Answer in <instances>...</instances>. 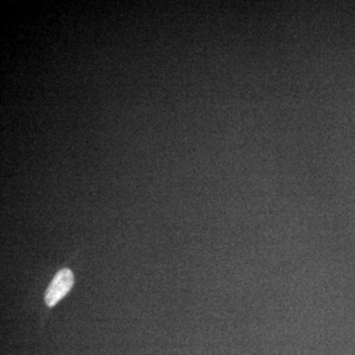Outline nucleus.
<instances>
[{
  "mask_svg": "<svg viewBox=\"0 0 355 355\" xmlns=\"http://www.w3.org/2000/svg\"><path fill=\"white\" fill-rule=\"evenodd\" d=\"M74 284L73 273L69 268H62L55 275L46 291L44 300L49 307H53L67 295Z\"/></svg>",
  "mask_w": 355,
  "mask_h": 355,
  "instance_id": "obj_1",
  "label": "nucleus"
}]
</instances>
